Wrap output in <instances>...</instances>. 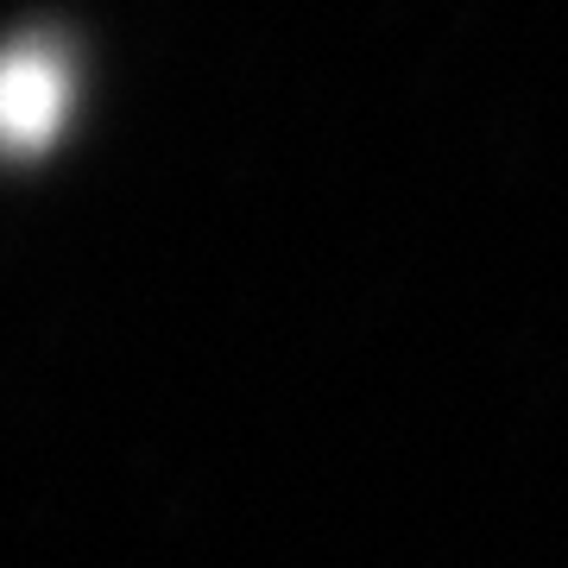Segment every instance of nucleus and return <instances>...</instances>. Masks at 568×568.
I'll use <instances>...</instances> for the list:
<instances>
[{"instance_id":"1","label":"nucleus","mask_w":568,"mask_h":568,"mask_svg":"<svg viewBox=\"0 0 568 568\" xmlns=\"http://www.w3.org/2000/svg\"><path fill=\"white\" fill-rule=\"evenodd\" d=\"M63 108V70L44 51L0 63V140H44Z\"/></svg>"}]
</instances>
